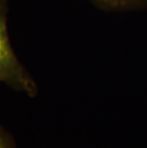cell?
<instances>
[{"label":"cell","mask_w":147,"mask_h":148,"mask_svg":"<svg viewBox=\"0 0 147 148\" xmlns=\"http://www.w3.org/2000/svg\"><path fill=\"white\" fill-rule=\"evenodd\" d=\"M34 97L38 87L12 48L8 33V3L0 0V85Z\"/></svg>","instance_id":"1"},{"label":"cell","mask_w":147,"mask_h":148,"mask_svg":"<svg viewBox=\"0 0 147 148\" xmlns=\"http://www.w3.org/2000/svg\"><path fill=\"white\" fill-rule=\"evenodd\" d=\"M107 12H130L147 9V0H86Z\"/></svg>","instance_id":"2"},{"label":"cell","mask_w":147,"mask_h":148,"mask_svg":"<svg viewBox=\"0 0 147 148\" xmlns=\"http://www.w3.org/2000/svg\"><path fill=\"white\" fill-rule=\"evenodd\" d=\"M0 148H17L14 138L0 124Z\"/></svg>","instance_id":"3"}]
</instances>
